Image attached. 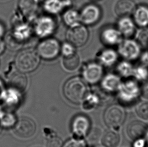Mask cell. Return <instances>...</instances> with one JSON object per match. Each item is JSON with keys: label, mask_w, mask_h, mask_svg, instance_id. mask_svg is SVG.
Wrapping results in <instances>:
<instances>
[{"label": "cell", "mask_w": 148, "mask_h": 147, "mask_svg": "<svg viewBox=\"0 0 148 147\" xmlns=\"http://www.w3.org/2000/svg\"><path fill=\"white\" fill-rule=\"evenodd\" d=\"M64 93L70 101L79 103L84 99L88 94V87L84 80L75 77L68 80L64 86Z\"/></svg>", "instance_id": "1"}, {"label": "cell", "mask_w": 148, "mask_h": 147, "mask_svg": "<svg viewBox=\"0 0 148 147\" xmlns=\"http://www.w3.org/2000/svg\"><path fill=\"white\" fill-rule=\"evenodd\" d=\"M40 63V56L36 50L26 48L16 56L15 64L18 71L22 73H30L36 70Z\"/></svg>", "instance_id": "2"}, {"label": "cell", "mask_w": 148, "mask_h": 147, "mask_svg": "<svg viewBox=\"0 0 148 147\" xmlns=\"http://www.w3.org/2000/svg\"><path fill=\"white\" fill-rule=\"evenodd\" d=\"M56 20L51 15H42L37 18L33 28L35 34L38 37L44 39L54 34L57 28Z\"/></svg>", "instance_id": "3"}, {"label": "cell", "mask_w": 148, "mask_h": 147, "mask_svg": "<svg viewBox=\"0 0 148 147\" xmlns=\"http://www.w3.org/2000/svg\"><path fill=\"white\" fill-rule=\"evenodd\" d=\"M61 44L57 40L52 37L46 38L39 43L36 51L43 59L52 60L60 54Z\"/></svg>", "instance_id": "4"}, {"label": "cell", "mask_w": 148, "mask_h": 147, "mask_svg": "<svg viewBox=\"0 0 148 147\" xmlns=\"http://www.w3.org/2000/svg\"><path fill=\"white\" fill-rule=\"evenodd\" d=\"M118 46V54L124 60L130 62L140 58L142 48L136 40L125 38L122 40Z\"/></svg>", "instance_id": "5"}, {"label": "cell", "mask_w": 148, "mask_h": 147, "mask_svg": "<svg viewBox=\"0 0 148 147\" xmlns=\"http://www.w3.org/2000/svg\"><path fill=\"white\" fill-rule=\"evenodd\" d=\"M66 38L67 42L75 47H81L86 44L89 38V32L84 24H77L70 27L68 29Z\"/></svg>", "instance_id": "6"}, {"label": "cell", "mask_w": 148, "mask_h": 147, "mask_svg": "<svg viewBox=\"0 0 148 147\" xmlns=\"http://www.w3.org/2000/svg\"><path fill=\"white\" fill-rule=\"evenodd\" d=\"M82 74L85 81L96 84L102 79L103 68L98 62H88L82 66Z\"/></svg>", "instance_id": "7"}, {"label": "cell", "mask_w": 148, "mask_h": 147, "mask_svg": "<svg viewBox=\"0 0 148 147\" xmlns=\"http://www.w3.org/2000/svg\"><path fill=\"white\" fill-rule=\"evenodd\" d=\"M80 22L84 25H92L98 22L102 16V11L95 4H88L79 12Z\"/></svg>", "instance_id": "8"}, {"label": "cell", "mask_w": 148, "mask_h": 147, "mask_svg": "<svg viewBox=\"0 0 148 147\" xmlns=\"http://www.w3.org/2000/svg\"><path fill=\"white\" fill-rule=\"evenodd\" d=\"M36 125L33 120L27 117H21L14 128V134L18 137L27 139L34 135Z\"/></svg>", "instance_id": "9"}, {"label": "cell", "mask_w": 148, "mask_h": 147, "mask_svg": "<svg viewBox=\"0 0 148 147\" xmlns=\"http://www.w3.org/2000/svg\"><path fill=\"white\" fill-rule=\"evenodd\" d=\"M125 119V112L120 106L113 105L106 110L104 120L108 126L117 127L122 125Z\"/></svg>", "instance_id": "10"}, {"label": "cell", "mask_w": 148, "mask_h": 147, "mask_svg": "<svg viewBox=\"0 0 148 147\" xmlns=\"http://www.w3.org/2000/svg\"><path fill=\"white\" fill-rule=\"evenodd\" d=\"M121 34L117 28L113 26H107L100 32V39L105 45L108 46L118 45L122 40Z\"/></svg>", "instance_id": "11"}, {"label": "cell", "mask_w": 148, "mask_h": 147, "mask_svg": "<svg viewBox=\"0 0 148 147\" xmlns=\"http://www.w3.org/2000/svg\"><path fill=\"white\" fill-rule=\"evenodd\" d=\"M116 28L125 38H131L136 32V25L129 16L120 17L117 23Z\"/></svg>", "instance_id": "12"}, {"label": "cell", "mask_w": 148, "mask_h": 147, "mask_svg": "<svg viewBox=\"0 0 148 147\" xmlns=\"http://www.w3.org/2000/svg\"><path fill=\"white\" fill-rule=\"evenodd\" d=\"M71 5L70 0H44L42 6L48 14L56 15L66 10Z\"/></svg>", "instance_id": "13"}, {"label": "cell", "mask_w": 148, "mask_h": 147, "mask_svg": "<svg viewBox=\"0 0 148 147\" xmlns=\"http://www.w3.org/2000/svg\"><path fill=\"white\" fill-rule=\"evenodd\" d=\"M148 131L146 124L143 121L136 120L128 123L127 133L131 139L138 140L143 137Z\"/></svg>", "instance_id": "14"}, {"label": "cell", "mask_w": 148, "mask_h": 147, "mask_svg": "<svg viewBox=\"0 0 148 147\" xmlns=\"http://www.w3.org/2000/svg\"><path fill=\"white\" fill-rule=\"evenodd\" d=\"M118 52L111 48L102 50L97 56V62L103 67H111L117 63L118 59Z\"/></svg>", "instance_id": "15"}, {"label": "cell", "mask_w": 148, "mask_h": 147, "mask_svg": "<svg viewBox=\"0 0 148 147\" xmlns=\"http://www.w3.org/2000/svg\"><path fill=\"white\" fill-rule=\"evenodd\" d=\"M90 128V121L84 115H79L74 118L72 123V131L79 137L85 136Z\"/></svg>", "instance_id": "16"}, {"label": "cell", "mask_w": 148, "mask_h": 147, "mask_svg": "<svg viewBox=\"0 0 148 147\" xmlns=\"http://www.w3.org/2000/svg\"><path fill=\"white\" fill-rule=\"evenodd\" d=\"M8 83L12 89L19 92L24 91L27 85V79L24 73L15 71L10 75Z\"/></svg>", "instance_id": "17"}, {"label": "cell", "mask_w": 148, "mask_h": 147, "mask_svg": "<svg viewBox=\"0 0 148 147\" xmlns=\"http://www.w3.org/2000/svg\"><path fill=\"white\" fill-rule=\"evenodd\" d=\"M42 0H20L19 7L22 14L29 19L34 18Z\"/></svg>", "instance_id": "18"}, {"label": "cell", "mask_w": 148, "mask_h": 147, "mask_svg": "<svg viewBox=\"0 0 148 147\" xmlns=\"http://www.w3.org/2000/svg\"><path fill=\"white\" fill-rule=\"evenodd\" d=\"M136 7L134 0H119L116 3L114 10L116 15L121 17L133 14Z\"/></svg>", "instance_id": "19"}, {"label": "cell", "mask_w": 148, "mask_h": 147, "mask_svg": "<svg viewBox=\"0 0 148 147\" xmlns=\"http://www.w3.org/2000/svg\"><path fill=\"white\" fill-rule=\"evenodd\" d=\"M133 20L136 26L142 28L148 26V7L140 5L136 7L133 13Z\"/></svg>", "instance_id": "20"}, {"label": "cell", "mask_w": 148, "mask_h": 147, "mask_svg": "<svg viewBox=\"0 0 148 147\" xmlns=\"http://www.w3.org/2000/svg\"><path fill=\"white\" fill-rule=\"evenodd\" d=\"M33 32V28L29 24L21 22L16 25L12 33L15 37L22 44L30 38Z\"/></svg>", "instance_id": "21"}, {"label": "cell", "mask_w": 148, "mask_h": 147, "mask_svg": "<svg viewBox=\"0 0 148 147\" xmlns=\"http://www.w3.org/2000/svg\"><path fill=\"white\" fill-rule=\"evenodd\" d=\"M102 141L105 147H117L120 143V137L116 131L107 130L102 135Z\"/></svg>", "instance_id": "22"}, {"label": "cell", "mask_w": 148, "mask_h": 147, "mask_svg": "<svg viewBox=\"0 0 148 147\" xmlns=\"http://www.w3.org/2000/svg\"><path fill=\"white\" fill-rule=\"evenodd\" d=\"M62 19L64 23L70 27L79 24L80 22L79 12L73 9H68L63 13Z\"/></svg>", "instance_id": "23"}, {"label": "cell", "mask_w": 148, "mask_h": 147, "mask_svg": "<svg viewBox=\"0 0 148 147\" xmlns=\"http://www.w3.org/2000/svg\"><path fill=\"white\" fill-rule=\"evenodd\" d=\"M120 81L118 76L114 74H108L102 81L103 87L109 90L116 89L120 86Z\"/></svg>", "instance_id": "24"}, {"label": "cell", "mask_w": 148, "mask_h": 147, "mask_svg": "<svg viewBox=\"0 0 148 147\" xmlns=\"http://www.w3.org/2000/svg\"><path fill=\"white\" fill-rule=\"evenodd\" d=\"M134 67L130 61L123 60L118 63L116 66V71L119 75L127 78L133 75Z\"/></svg>", "instance_id": "25"}, {"label": "cell", "mask_w": 148, "mask_h": 147, "mask_svg": "<svg viewBox=\"0 0 148 147\" xmlns=\"http://www.w3.org/2000/svg\"><path fill=\"white\" fill-rule=\"evenodd\" d=\"M79 64V57L76 54L72 56L63 57V65L65 69L69 71H73L77 69Z\"/></svg>", "instance_id": "26"}, {"label": "cell", "mask_w": 148, "mask_h": 147, "mask_svg": "<svg viewBox=\"0 0 148 147\" xmlns=\"http://www.w3.org/2000/svg\"><path fill=\"white\" fill-rule=\"evenodd\" d=\"M132 76L140 81H146L148 79V67L140 64L134 68Z\"/></svg>", "instance_id": "27"}, {"label": "cell", "mask_w": 148, "mask_h": 147, "mask_svg": "<svg viewBox=\"0 0 148 147\" xmlns=\"http://www.w3.org/2000/svg\"><path fill=\"white\" fill-rule=\"evenodd\" d=\"M137 42L141 48H148V29L144 28L137 34Z\"/></svg>", "instance_id": "28"}, {"label": "cell", "mask_w": 148, "mask_h": 147, "mask_svg": "<svg viewBox=\"0 0 148 147\" xmlns=\"http://www.w3.org/2000/svg\"><path fill=\"white\" fill-rule=\"evenodd\" d=\"M63 57L72 56L75 52V46L70 43L69 42H65L61 45V50Z\"/></svg>", "instance_id": "29"}, {"label": "cell", "mask_w": 148, "mask_h": 147, "mask_svg": "<svg viewBox=\"0 0 148 147\" xmlns=\"http://www.w3.org/2000/svg\"><path fill=\"white\" fill-rule=\"evenodd\" d=\"M6 43L9 48L12 50L18 49L22 44L15 37L12 32L9 33L6 36Z\"/></svg>", "instance_id": "30"}, {"label": "cell", "mask_w": 148, "mask_h": 147, "mask_svg": "<svg viewBox=\"0 0 148 147\" xmlns=\"http://www.w3.org/2000/svg\"><path fill=\"white\" fill-rule=\"evenodd\" d=\"M136 112L138 116L144 120H148V102L140 104L138 106Z\"/></svg>", "instance_id": "31"}, {"label": "cell", "mask_w": 148, "mask_h": 147, "mask_svg": "<svg viewBox=\"0 0 148 147\" xmlns=\"http://www.w3.org/2000/svg\"><path fill=\"white\" fill-rule=\"evenodd\" d=\"M62 141L60 137H51L47 143V147H62Z\"/></svg>", "instance_id": "32"}, {"label": "cell", "mask_w": 148, "mask_h": 147, "mask_svg": "<svg viewBox=\"0 0 148 147\" xmlns=\"http://www.w3.org/2000/svg\"><path fill=\"white\" fill-rule=\"evenodd\" d=\"M63 147H84V145L81 141L71 140L66 143Z\"/></svg>", "instance_id": "33"}, {"label": "cell", "mask_w": 148, "mask_h": 147, "mask_svg": "<svg viewBox=\"0 0 148 147\" xmlns=\"http://www.w3.org/2000/svg\"><path fill=\"white\" fill-rule=\"evenodd\" d=\"M140 92L143 97L148 100V82H146L140 86Z\"/></svg>", "instance_id": "34"}, {"label": "cell", "mask_w": 148, "mask_h": 147, "mask_svg": "<svg viewBox=\"0 0 148 147\" xmlns=\"http://www.w3.org/2000/svg\"><path fill=\"white\" fill-rule=\"evenodd\" d=\"M139 58L140 59V64L148 67V50L141 54Z\"/></svg>", "instance_id": "35"}, {"label": "cell", "mask_w": 148, "mask_h": 147, "mask_svg": "<svg viewBox=\"0 0 148 147\" xmlns=\"http://www.w3.org/2000/svg\"><path fill=\"white\" fill-rule=\"evenodd\" d=\"M5 46H6L5 43L0 39V54L4 52L5 49Z\"/></svg>", "instance_id": "36"}, {"label": "cell", "mask_w": 148, "mask_h": 147, "mask_svg": "<svg viewBox=\"0 0 148 147\" xmlns=\"http://www.w3.org/2000/svg\"><path fill=\"white\" fill-rule=\"evenodd\" d=\"M5 33V28L4 27L1 23H0V39L4 35Z\"/></svg>", "instance_id": "37"}, {"label": "cell", "mask_w": 148, "mask_h": 147, "mask_svg": "<svg viewBox=\"0 0 148 147\" xmlns=\"http://www.w3.org/2000/svg\"><path fill=\"white\" fill-rule=\"evenodd\" d=\"M144 144V143L143 142L142 140H140V143L137 142L136 143H135V147H143Z\"/></svg>", "instance_id": "38"}, {"label": "cell", "mask_w": 148, "mask_h": 147, "mask_svg": "<svg viewBox=\"0 0 148 147\" xmlns=\"http://www.w3.org/2000/svg\"><path fill=\"white\" fill-rule=\"evenodd\" d=\"M1 131V128H0V132Z\"/></svg>", "instance_id": "39"}, {"label": "cell", "mask_w": 148, "mask_h": 147, "mask_svg": "<svg viewBox=\"0 0 148 147\" xmlns=\"http://www.w3.org/2000/svg\"><path fill=\"white\" fill-rule=\"evenodd\" d=\"M95 1H97V0H95Z\"/></svg>", "instance_id": "40"}, {"label": "cell", "mask_w": 148, "mask_h": 147, "mask_svg": "<svg viewBox=\"0 0 148 147\" xmlns=\"http://www.w3.org/2000/svg\"></svg>", "instance_id": "41"}]
</instances>
